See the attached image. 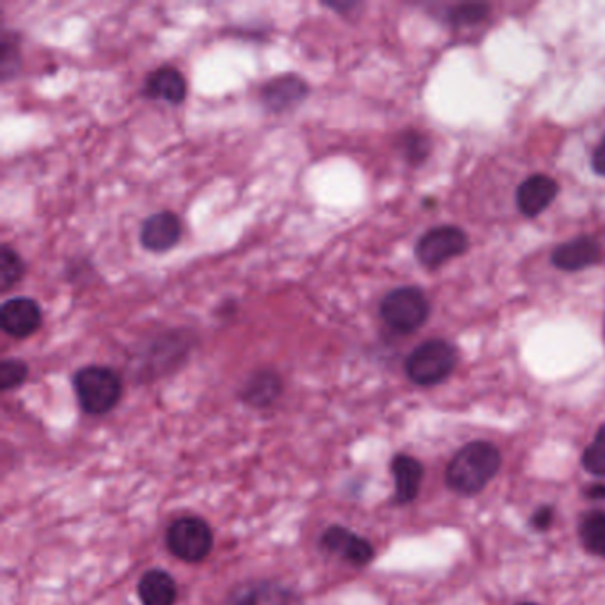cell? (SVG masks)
<instances>
[{
	"instance_id": "6da1fadb",
	"label": "cell",
	"mask_w": 605,
	"mask_h": 605,
	"mask_svg": "<svg viewBox=\"0 0 605 605\" xmlns=\"http://www.w3.org/2000/svg\"><path fill=\"white\" fill-rule=\"evenodd\" d=\"M501 451L490 442L476 440L463 446L446 469V484L458 496L470 497L484 492L501 470Z\"/></svg>"
},
{
	"instance_id": "7a4b0ae2",
	"label": "cell",
	"mask_w": 605,
	"mask_h": 605,
	"mask_svg": "<svg viewBox=\"0 0 605 605\" xmlns=\"http://www.w3.org/2000/svg\"><path fill=\"white\" fill-rule=\"evenodd\" d=\"M74 388L84 412L104 416L118 406L123 383L119 374L107 367H86L74 377Z\"/></svg>"
},
{
	"instance_id": "3957f363",
	"label": "cell",
	"mask_w": 605,
	"mask_h": 605,
	"mask_svg": "<svg viewBox=\"0 0 605 605\" xmlns=\"http://www.w3.org/2000/svg\"><path fill=\"white\" fill-rule=\"evenodd\" d=\"M457 362L458 352L453 343L428 340L407 358V377L422 388H430L445 382L453 373Z\"/></svg>"
},
{
	"instance_id": "277c9868",
	"label": "cell",
	"mask_w": 605,
	"mask_h": 605,
	"mask_svg": "<svg viewBox=\"0 0 605 605\" xmlns=\"http://www.w3.org/2000/svg\"><path fill=\"white\" fill-rule=\"evenodd\" d=\"M380 316L392 331L410 334L427 322L430 316V302L419 287H397L383 296Z\"/></svg>"
},
{
	"instance_id": "5b68a950",
	"label": "cell",
	"mask_w": 605,
	"mask_h": 605,
	"mask_svg": "<svg viewBox=\"0 0 605 605\" xmlns=\"http://www.w3.org/2000/svg\"><path fill=\"white\" fill-rule=\"evenodd\" d=\"M167 547L182 562L199 563L212 553L214 533L203 518H179L167 531Z\"/></svg>"
},
{
	"instance_id": "8992f818",
	"label": "cell",
	"mask_w": 605,
	"mask_h": 605,
	"mask_svg": "<svg viewBox=\"0 0 605 605\" xmlns=\"http://www.w3.org/2000/svg\"><path fill=\"white\" fill-rule=\"evenodd\" d=\"M469 247L466 232L457 226L433 227L419 238L416 256L427 269H439L453 257L462 256Z\"/></svg>"
},
{
	"instance_id": "52a82bcc",
	"label": "cell",
	"mask_w": 605,
	"mask_h": 605,
	"mask_svg": "<svg viewBox=\"0 0 605 605\" xmlns=\"http://www.w3.org/2000/svg\"><path fill=\"white\" fill-rule=\"evenodd\" d=\"M320 545L325 553L340 556L341 559L353 566L370 565L371 559L374 558L373 545L367 538L355 535L343 526L329 527L323 533Z\"/></svg>"
},
{
	"instance_id": "ba28073f",
	"label": "cell",
	"mask_w": 605,
	"mask_h": 605,
	"mask_svg": "<svg viewBox=\"0 0 605 605\" xmlns=\"http://www.w3.org/2000/svg\"><path fill=\"white\" fill-rule=\"evenodd\" d=\"M184 227L178 215L173 212H158L149 215L140 226V244L149 253H167L182 238Z\"/></svg>"
},
{
	"instance_id": "9c48e42d",
	"label": "cell",
	"mask_w": 605,
	"mask_h": 605,
	"mask_svg": "<svg viewBox=\"0 0 605 605\" xmlns=\"http://www.w3.org/2000/svg\"><path fill=\"white\" fill-rule=\"evenodd\" d=\"M0 323L6 334L18 340L35 334L41 325V308L35 299L17 296L9 299L0 310Z\"/></svg>"
},
{
	"instance_id": "30bf717a",
	"label": "cell",
	"mask_w": 605,
	"mask_h": 605,
	"mask_svg": "<svg viewBox=\"0 0 605 605\" xmlns=\"http://www.w3.org/2000/svg\"><path fill=\"white\" fill-rule=\"evenodd\" d=\"M559 185L547 175H533L517 188V206L526 217H538L558 196Z\"/></svg>"
},
{
	"instance_id": "8fae6325",
	"label": "cell",
	"mask_w": 605,
	"mask_h": 605,
	"mask_svg": "<svg viewBox=\"0 0 605 605\" xmlns=\"http://www.w3.org/2000/svg\"><path fill=\"white\" fill-rule=\"evenodd\" d=\"M602 262V247L593 236H579L556 247L553 263L565 272H579Z\"/></svg>"
},
{
	"instance_id": "7c38bea8",
	"label": "cell",
	"mask_w": 605,
	"mask_h": 605,
	"mask_svg": "<svg viewBox=\"0 0 605 605\" xmlns=\"http://www.w3.org/2000/svg\"><path fill=\"white\" fill-rule=\"evenodd\" d=\"M308 92H310V88L304 80L299 79L296 75H284V77H277V79L265 84L262 101L266 110H271V113H286V110L302 104Z\"/></svg>"
},
{
	"instance_id": "4fadbf2b",
	"label": "cell",
	"mask_w": 605,
	"mask_h": 605,
	"mask_svg": "<svg viewBox=\"0 0 605 605\" xmlns=\"http://www.w3.org/2000/svg\"><path fill=\"white\" fill-rule=\"evenodd\" d=\"M144 95L170 105L184 104L187 98V80L173 66H162L146 77Z\"/></svg>"
},
{
	"instance_id": "5bb4252c",
	"label": "cell",
	"mask_w": 605,
	"mask_h": 605,
	"mask_svg": "<svg viewBox=\"0 0 605 605\" xmlns=\"http://www.w3.org/2000/svg\"><path fill=\"white\" fill-rule=\"evenodd\" d=\"M392 478H394V499L400 505L416 501L421 488L425 469L418 458L409 455H398L392 458Z\"/></svg>"
},
{
	"instance_id": "9a60e30c",
	"label": "cell",
	"mask_w": 605,
	"mask_h": 605,
	"mask_svg": "<svg viewBox=\"0 0 605 605\" xmlns=\"http://www.w3.org/2000/svg\"><path fill=\"white\" fill-rule=\"evenodd\" d=\"M178 586L173 575L164 570H149L139 580V598L143 605H175Z\"/></svg>"
},
{
	"instance_id": "2e32d148",
	"label": "cell",
	"mask_w": 605,
	"mask_h": 605,
	"mask_svg": "<svg viewBox=\"0 0 605 605\" xmlns=\"http://www.w3.org/2000/svg\"><path fill=\"white\" fill-rule=\"evenodd\" d=\"M283 392L280 374L271 370L257 371L242 389V400L251 407H269Z\"/></svg>"
},
{
	"instance_id": "e0dca14e",
	"label": "cell",
	"mask_w": 605,
	"mask_h": 605,
	"mask_svg": "<svg viewBox=\"0 0 605 605\" xmlns=\"http://www.w3.org/2000/svg\"><path fill=\"white\" fill-rule=\"evenodd\" d=\"M235 605H302V602L293 589L265 580L240 593Z\"/></svg>"
},
{
	"instance_id": "ac0fdd59",
	"label": "cell",
	"mask_w": 605,
	"mask_h": 605,
	"mask_svg": "<svg viewBox=\"0 0 605 605\" xmlns=\"http://www.w3.org/2000/svg\"><path fill=\"white\" fill-rule=\"evenodd\" d=\"M579 538L584 549L593 556L605 558V511L584 514L579 523Z\"/></svg>"
},
{
	"instance_id": "d6986e66",
	"label": "cell",
	"mask_w": 605,
	"mask_h": 605,
	"mask_svg": "<svg viewBox=\"0 0 605 605\" xmlns=\"http://www.w3.org/2000/svg\"><path fill=\"white\" fill-rule=\"evenodd\" d=\"M26 274V263L14 248L4 245L0 251V287L8 292Z\"/></svg>"
},
{
	"instance_id": "ffe728a7",
	"label": "cell",
	"mask_w": 605,
	"mask_h": 605,
	"mask_svg": "<svg viewBox=\"0 0 605 605\" xmlns=\"http://www.w3.org/2000/svg\"><path fill=\"white\" fill-rule=\"evenodd\" d=\"M583 466L589 475L605 478V425L598 428L597 436L584 451Z\"/></svg>"
},
{
	"instance_id": "44dd1931",
	"label": "cell",
	"mask_w": 605,
	"mask_h": 605,
	"mask_svg": "<svg viewBox=\"0 0 605 605\" xmlns=\"http://www.w3.org/2000/svg\"><path fill=\"white\" fill-rule=\"evenodd\" d=\"M27 377H29V368L26 362L18 361V359H6L0 364V389L2 391L20 388Z\"/></svg>"
},
{
	"instance_id": "7402d4cb",
	"label": "cell",
	"mask_w": 605,
	"mask_h": 605,
	"mask_svg": "<svg viewBox=\"0 0 605 605\" xmlns=\"http://www.w3.org/2000/svg\"><path fill=\"white\" fill-rule=\"evenodd\" d=\"M488 6L479 4V2H467V4L455 6L449 11L448 17L455 26H475L487 18Z\"/></svg>"
},
{
	"instance_id": "603a6c76",
	"label": "cell",
	"mask_w": 605,
	"mask_h": 605,
	"mask_svg": "<svg viewBox=\"0 0 605 605\" xmlns=\"http://www.w3.org/2000/svg\"><path fill=\"white\" fill-rule=\"evenodd\" d=\"M407 157L412 158L414 162L427 158L428 152H430V144L428 140L422 139L418 134H407L406 137Z\"/></svg>"
},
{
	"instance_id": "cb8c5ba5",
	"label": "cell",
	"mask_w": 605,
	"mask_h": 605,
	"mask_svg": "<svg viewBox=\"0 0 605 605\" xmlns=\"http://www.w3.org/2000/svg\"><path fill=\"white\" fill-rule=\"evenodd\" d=\"M554 518H556L554 506H541L533 514L531 526L535 527L536 531H547L553 526Z\"/></svg>"
},
{
	"instance_id": "d4e9b609",
	"label": "cell",
	"mask_w": 605,
	"mask_h": 605,
	"mask_svg": "<svg viewBox=\"0 0 605 605\" xmlns=\"http://www.w3.org/2000/svg\"><path fill=\"white\" fill-rule=\"evenodd\" d=\"M592 166L598 176H604L605 178V136L602 143L598 144V148L593 153Z\"/></svg>"
},
{
	"instance_id": "484cf974",
	"label": "cell",
	"mask_w": 605,
	"mask_h": 605,
	"mask_svg": "<svg viewBox=\"0 0 605 605\" xmlns=\"http://www.w3.org/2000/svg\"><path fill=\"white\" fill-rule=\"evenodd\" d=\"M584 496L589 497L593 501H604L605 499V485L595 484L584 488Z\"/></svg>"
},
{
	"instance_id": "4316f807",
	"label": "cell",
	"mask_w": 605,
	"mask_h": 605,
	"mask_svg": "<svg viewBox=\"0 0 605 605\" xmlns=\"http://www.w3.org/2000/svg\"><path fill=\"white\" fill-rule=\"evenodd\" d=\"M518 605H538V604H529V602H526V604H518Z\"/></svg>"
}]
</instances>
